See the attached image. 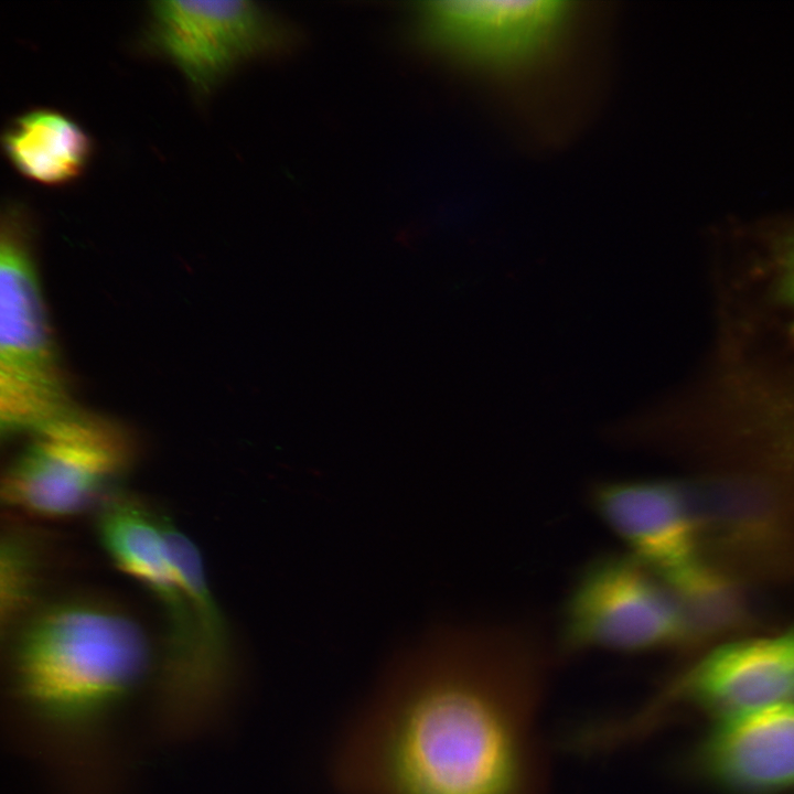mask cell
<instances>
[{
	"mask_svg": "<svg viewBox=\"0 0 794 794\" xmlns=\"http://www.w3.org/2000/svg\"><path fill=\"white\" fill-rule=\"evenodd\" d=\"M37 565L35 550L25 538L0 535V636L30 603Z\"/></svg>",
	"mask_w": 794,
	"mask_h": 794,
	"instance_id": "cell-14",
	"label": "cell"
},
{
	"mask_svg": "<svg viewBox=\"0 0 794 794\" xmlns=\"http://www.w3.org/2000/svg\"><path fill=\"white\" fill-rule=\"evenodd\" d=\"M97 528L114 562L159 604L165 632L161 674L170 679L185 677L203 654L205 624L171 562L160 514L119 491L100 505Z\"/></svg>",
	"mask_w": 794,
	"mask_h": 794,
	"instance_id": "cell-8",
	"label": "cell"
},
{
	"mask_svg": "<svg viewBox=\"0 0 794 794\" xmlns=\"http://www.w3.org/2000/svg\"><path fill=\"white\" fill-rule=\"evenodd\" d=\"M679 640L668 586L627 552L602 554L586 562L559 612L557 647L566 654L677 652Z\"/></svg>",
	"mask_w": 794,
	"mask_h": 794,
	"instance_id": "cell-4",
	"label": "cell"
},
{
	"mask_svg": "<svg viewBox=\"0 0 794 794\" xmlns=\"http://www.w3.org/2000/svg\"><path fill=\"white\" fill-rule=\"evenodd\" d=\"M774 256L777 294L794 308V232L781 237Z\"/></svg>",
	"mask_w": 794,
	"mask_h": 794,
	"instance_id": "cell-15",
	"label": "cell"
},
{
	"mask_svg": "<svg viewBox=\"0 0 794 794\" xmlns=\"http://www.w3.org/2000/svg\"><path fill=\"white\" fill-rule=\"evenodd\" d=\"M562 1L421 2L423 37L471 63L505 67L541 52L557 35L568 12Z\"/></svg>",
	"mask_w": 794,
	"mask_h": 794,
	"instance_id": "cell-10",
	"label": "cell"
},
{
	"mask_svg": "<svg viewBox=\"0 0 794 794\" xmlns=\"http://www.w3.org/2000/svg\"><path fill=\"white\" fill-rule=\"evenodd\" d=\"M3 146L14 167L44 184L78 178L92 157L89 136L71 118L47 110L26 114L6 135Z\"/></svg>",
	"mask_w": 794,
	"mask_h": 794,
	"instance_id": "cell-12",
	"label": "cell"
},
{
	"mask_svg": "<svg viewBox=\"0 0 794 794\" xmlns=\"http://www.w3.org/2000/svg\"><path fill=\"white\" fill-rule=\"evenodd\" d=\"M289 43L281 21L259 3L152 1L140 46L175 66L196 98L208 97L242 65Z\"/></svg>",
	"mask_w": 794,
	"mask_h": 794,
	"instance_id": "cell-5",
	"label": "cell"
},
{
	"mask_svg": "<svg viewBox=\"0 0 794 794\" xmlns=\"http://www.w3.org/2000/svg\"><path fill=\"white\" fill-rule=\"evenodd\" d=\"M794 701V630L774 637L727 643L678 670L625 720L635 734L673 710L718 719Z\"/></svg>",
	"mask_w": 794,
	"mask_h": 794,
	"instance_id": "cell-7",
	"label": "cell"
},
{
	"mask_svg": "<svg viewBox=\"0 0 794 794\" xmlns=\"http://www.w3.org/2000/svg\"><path fill=\"white\" fill-rule=\"evenodd\" d=\"M589 503L629 555L659 577L700 558L701 527L687 483L666 479L604 481Z\"/></svg>",
	"mask_w": 794,
	"mask_h": 794,
	"instance_id": "cell-9",
	"label": "cell"
},
{
	"mask_svg": "<svg viewBox=\"0 0 794 794\" xmlns=\"http://www.w3.org/2000/svg\"><path fill=\"white\" fill-rule=\"evenodd\" d=\"M686 765L729 794L794 791V701L718 719Z\"/></svg>",
	"mask_w": 794,
	"mask_h": 794,
	"instance_id": "cell-11",
	"label": "cell"
},
{
	"mask_svg": "<svg viewBox=\"0 0 794 794\" xmlns=\"http://www.w3.org/2000/svg\"><path fill=\"white\" fill-rule=\"evenodd\" d=\"M150 646L140 624L105 603L52 605L29 622L13 659L18 701L53 729L95 723L142 678Z\"/></svg>",
	"mask_w": 794,
	"mask_h": 794,
	"instance_id": "cell-2",
	"label": "cell"
},
{
	"mask_svg": "<svg viewBox=\"0 0 794 794\" xmlns=\"http://www.w3.org/2000/svg\"><path fill=\"white\" fill-rule=\"evenodd\" d=\"M547 646L529 625L433 629L389 664L336 752L343 794H537Z\"/></svg>",
	"mask_w": 794,
	"mask_h": 794,
	"instance_id": "cell-1",
	"label": "cell"
},
{
	"mask_svg": "<svg viewBox=\"0 0 794 794\" xmlns=\"http://www.w3.org/2000/svg\"><path fill=\"white\" fill-rule=\"evenodd\" d=\"M661 578L673 594L679 616L677 652L686 655L696 651L736 622L739 608L731 583L701 558Z\"/></svg>",
	"mask_w": 794,
	"mask_h": 794,
	"instance_id": "cell-13",
	"label": "cell"
},
{
	"mask_svg": "<svg viewBox=\"0 0 794 794\" xmlns=\"http://www.w3.org/2000/svg\"><path fill=\"white\" fill-rule=\"evenodd\" d=\"M136 458V443L112 420L69 408L33 431L0 476V507L66 516L100 505Z\"/></svg>",
	"mask_w": 794,
	"mask_h": 794,
	"instance_id": "cell-3",
	"label": "cell"
},
{
	"mask_svg": "<svg viewBox=\"0 0 794 794\" xmlns=\"http://www.w3.org/2000/svg\"><path fill=\"white\" fill-rule=\"evenodd\" d=\"M68 409L31 259L0 227V438L33 432Z\"/></svg>",
	"mask_w": 794,
	"mask_h": 794,
	"instance_id": "cell-6",
	"label": "cell"
}]
</instances>
